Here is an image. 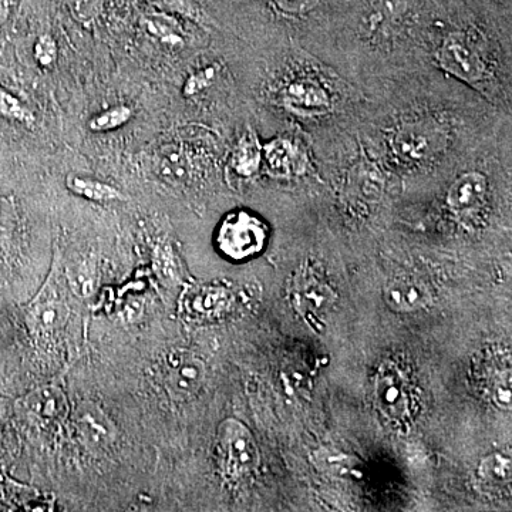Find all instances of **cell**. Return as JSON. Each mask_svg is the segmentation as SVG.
Here are the masks:
<instances>
[{
    "label": "cell",
    "instance_id": "23",
    "mask_svg": "<svg viewBox=\"0 0 512 512\" xmlns=\"http://www.w3.org/2000/svg\"><path fill=\"white\" fill-rule=\"evenodd\" d=\"M217 74L218 67L215 64L202 67L197 72L190 74L184 82V97H194L204 92V90L210 89L215 80H217Z\"/></svg>",
    "mask_w": 512,
    "mask_h": 512
},
{
    "label": "cell",
    "instance_id": "21",
    "mask_svg": "<svg viewBox=\"0 0 512 512\" xmlns=\"http://www.w3.org/2000/svg\"><path fill=\"white\" fill-rule=\"evenodd\" d=\"M19 229V212L15 200L0 195V251L12 244Z\"/></svg>",
    "mask_w": 512,
    "mask_h": 512
},
{
    "label": "cell",
    "instance_id": "9",
    "mask_svg": "<svg viewBox=\"0 0 512 512\" xmlns=\"http://www.w3.org/2000/svg\"><path fill=\"white\" fill-rule=\"evenodd\" d=\"M440 140V133L434 128L406 127L394 137V148L406 160L420 161L434 153Z\"/></svg>",
    "mask_w": 512,
    "mask_h": 512
},
{
    "label": "cell",
    "instance_id": "15",
    "mask_svg": "<svg viewBox=\"0 0 512 512\" xmlns=\"http://www.w3.org/2000/svg\"><path fill=\"white\" fill-rule=\"evenodd\" d=\"M511 458L503 453H493L481 460L478 466V480L485 490L503 491L510 487Z\"/></svg>",
    "mask_w": 512,
    "mask_h": 512
},
{
    "label": "cell",
    "instance_id": "12",
    "mask_svg": "<svg viewBox=\"0 0 512 512\" xmlns=\"http://www.w3.org/2000/svg\"><path fill=\"white\" fill-rule=\"evenodd\" d=\"M66 188L73 195L93 202L126 201L127 197L119 188L109 183L97 180V178L86 177V175L70 174L66 178Z\"/></svg>",
    "mask_w": 512,
    "mask_h": 512
},
{
    "label": "cell",
    "instance_id": "29",
    "mask_svg": "<svg viewBox=\"0 0 512 512\" xmlns=\"http://www.w3.org/2000/svg\"><path fill=\"white\" fill-rule=\"evenodd\" d=\"M406 0H382L379 8V19L394 20L402 18L406 12Z\"/></svg>",
    "mask_w": 512,
    "mask_h": 512
},
{
    "label": "cell",
    "instance_id": "24",
    "mask_svg": "<svg viewBox=\"0 0 512 512\" xmlns=\"http://www.w3.org/2000/svg\"><path fill=\"white\" fill-rule=\"evenodd\" d=\"M70 15L82 25H90L100 18L104 0H66Z\"/></svg>",
    "mask_w": 512,
    "mask_h": 512
},
{
    "label": "cell",
    "instance_id": "14",
    "mask_svg": "<svg viewBox=\"0 0 512 512\" xmlns=\"http://www.w3.org/2000/svg\"><path fill=\"white\" fill-rule=\"evenodd\" d=\"M312 464L320 473L342 480H352L360 477V470L357 467V460L349 454L335 450V448L323 447L312 453Z\"/></svg>",
    "mask_w": 512,
    "mask_h": 512
},
{
    "label": "cell",
    "instance_id": "5",
    "mask_svg": "<svg viewBox=\"0 0 512 512\" xmlns=\"http://www.w3.org/2000/svg\"><path fill=\"white\" fill-rule=\"evenodd\" d=\"M73 424L87 447L103 450L116 439L117 431L99 404L82 402L74 409Z\"/></svg>",
    "mask_w": 512,
    "mask_h": 512
},
{
    "label": "cell",
    "instance_id": "3",
    "mask_svg": "<svg viewBox=\"0 0 512 512\" xmlns=\"http://www.w3.org/2000/svg\"><path fill=\"white\" fill-rule=\"evenodd\" d=\"M165 386L175 399H190L200 392L207 376L201 357L187 350H174L164 359Z\"/></svg>",
    "mask_w": 512,
    "mask_h": 512
},
{
    "label": "cell",
    "instance_id": "30",
    "mask_svg": "<svg viewBox=\"0 0 512 512\" xmlns=\"http://www.w3.org/2000/svg\"><path fill=\"white\" fill-rule=\"evenodd\" d=\"M10 8L6 0H0V28L5 25L6 20L9 19Z\"/></svg>",
    "mask_w": 512,
    "mask_h": 512
},
{
    "label": "cell",
    "instance_id": "8",
    "mask_svg": "<svg viewBox=\"0 0 512 512\" xmlns=\"http://www.w3.org/2000/svg\"><path fill=\"white\" fill-rule=\"evenodd\" d=\"M384 302L394 312H417L431 303V293L426 285L416 279H397L384 288Z\"/></svg>",
    "mask_w": 512,
    "mask_h": 512
},
{
    "label": "cell",
    "instance_id": "17",
    "mask_svg": "<svg viewBox=\"0 0 512 512\" xmlns=\"http://www.w3.org/2000/svg\"><path fill=\"white\" fill-rule=\"evenodd\" d=\"M262 153L258 141L252 136H245L239 141L232 154L231 165L241 177H252L258 173Z\"/></svg>",
    "mask_w": 512,
    "mask_h": 512
},
{
    "label": "cell",
    "instance_id": "1",
    "mask_svg": "<svg viewBox=\"0 0 512 512\" xmlns=\"http://www.w3.org/2000/svg\"><path fill=\"white\" fill-rule=\"evenodd\" d=\"M268 239V228L251 212H231L218 227V251L234 262H244L264 251Z\"/></svg>",
    "mask_w": 512,
    "mask_h": 512
},
{
    "label": "cell",
    "instance_id": "10",
    "mask_svg": "<svg viewBox=\"0 0 512 512\" xmlns=\"http://www.w3.org/2000/svg\"><path fill=\"white\" fill-rule=\"evenodd\" d=\"M487 195V180L483 174L467 173L458 177L447 194V204L454 212L473 211L480 207Z\"/></svg>",
    "mask_w": 512,
    "mask_h": 512
},
{
    "label": "cell",
    "instance_id": "2",
    "mask_svg": "<svg viewBox=\"0 0 512 512\" xmlns=\"http://www.w3.org/2000/svg\"><path fill=\"white\" fill-rule=\"evenodd\" d=\"M218 444L228 476L244 478L254 473L259 464V450L244 423L237 419L222 421L218 429Z\"/></svg>",
    "mask_w": 512,
    "mask_h": 512
},
{
    "label": "cell",
    "instance_id": "26",
    "mask_svg": "<svg viewBox=\"0 0 512 512\" xmlns=\"http://www.w3.org/2000/svg\"><path fill=\"white\" fill-rule=\"evenodd\" d=\"M33 55H35L36 63L43 69H50L55 66L57 57H59V46L55 37L52 35H42L36 40L35 47H33Z\"/></svg>",
    "mask_w": 512,
    "mask_h": 512
},
{
    "label": "cell",
    "instance_id": "11",
    "mask_svg": "<svg viewBox=\"0 0 512 512\" xmlns=\"http://www.w3.org/2000/svg\"><path fill=\"white\" fill-rule=\"evenodd\" d=\"M29 409L46 423H62L69 416V403L59 387L46 386L29 397Z\"/></svg>",
    "mask_w": 512,
    "mask_h": 512
},
{
    "label": "cell",
    "instance_id": "27",
    "mask_svg": "<svg viewBox=\"0 0 512 512\" xmlns=\"http://www.w3.org/2000/svg\"><path fill=\"white\" fill-rule=\"evenodd\" d=\"M493 399L500 409H511V376L510 372L503 373L494 382Z\"/></svg>",
    "mask_w": 512,
    "mask_h": 512
},
{
    "label": "cell",
    "instance_id": "4",
    "mask_svg": "<svg viewBox=\"0 0 512 512\" xmlns=\"http://www.w3.org/2000/svg\"><path fill=\"white\" fill-rule=\"evenodd\" d=\"M375 397L380 412L387 419L404 421L409 417V393L400 370L393 363H383L377 372Z\"/></svg>",
    "mask_w": 512,
    "mask_h": 512
},
{
    "label": "cell",
    "instance_id": "16",
    "mask_svg": "<svg viewBox=\"0 0 512 512\" xmlns=\"http://www.w3.org/2000/svg\"><path fill=\"white\" fill-rule=\"evenodd\" d=\"M285 101L293 109L302 111H319L329 106V97L318 84L295 82L285 90Z\"/></svg>",
    "mask_w": 512,
    "mask_h": 512
},
{
    "label": "cell",
    "instance_id": "20",
    "mask_svg": "<svg viewBox=\"0 0 512 512\" xmlns=\"http://www.w3.org/2000/svg\"><path fill=\"white\" fill-rule=\"evenodd\" d=\"M0 116L23 126H33L36 121L35 114L29 109L28 104L3 87H0Z\"/></svg>",
    "mask_w": 512,
    "mask_h": 512
},
{
    "label": "cell",
    "instance_id": "18",
    "mask_svg": "<svg viewBox=\"0 0 512 512\" xmlns=\"http://www.w3.org/2000/svg\"><path fill=\"white\" fill-rule=\"evenodd\" d=\"M266 164L276 175H291L298 167V156L291 144L285 140H276L264 148Z\"/></svg>",
    "mask_w": 512,
    "mask_h": 512
},
{
    "label": "cell",
    "instance_id": "22",
    "mask_svg": "<svg viewBox=\"0 0 512 512\" xmlns=\"http://www.w3.org/2000/svg\"><path fill=\"white\" fill-rule=\"evenodd\" d=\"M227 301L224 289H200L188 299L187 306L188 311L197 312L195 315H214V312L221 311Z\"/></svg>",
    "mask_w": 512,
    "mask_h": 512
},
{
    "label": "cell",
    "instance_id": "28",
    "mask_svg": "<svg viewBox=\"0 0 512 512\" xmlns=\"http://www.w3.org/2000/svg\"><path fill=\"white\" fill-rule=\"evenodd\" d=\"M279 12L285 15H303L318 5L319 0H272Z\"/></svg>",
    "mask_w": 512,
    "mask_h": 512
},
{
    "label": "cell",
    "instance_id": "6",
    "mask_svg": "<svg viewBox=\"0 0 512 512\" xmlns=\"http://www.w3.org/2000/svg\"><path fill=\"white\" fill-rule=\"evenodd\" d=\"M67 316H69V308L57 288L52 274L50 278H47L46 285L43 286L42 291L30 306V323L37 332L50 335L64 325Z\"/></svg>",
    "mask_w": 512,
    "mask_h": 512
},
{
    "label": "cell",
    "instance_id": "25",
    "mask_svg": "<svg viewBox=\"0 0 512 512\" xmlns=\"http://www.w3.org/2000/svg\"><path fill=\"white\" fill-rule=\"evenodd\" d=\"M148 2L160 12L184 16V18L195 20V22H200L202 19L201 9L192 0H148Z\"/></svg>",
    "mask_w": 512,
    "mask_h": 512
},
{
    "label": "cell",
    "instance_id": "13",
    "mask_svg": "<svg viewBox=\"0 0 512 512\" xmlns=\"http://www.w3.org/2000/svg\"><path fill=\"white\" fill-rule=\"evenodd\" d=\"M143 29L151 39L157 40L160 45L167 47H181L185 45L184 30L174 15L165 12L147 13L141 20Z\"/></svg>",
    "mask_w": 512,
    "mask_h": 512
},
{
    "label": "cell",
    "instance_id": "7",
    "mask_svg": "<svg viewBox=\"0 0 512 512\" xmlns=\"http://www.w3.org/2000/svg\"><path fill=\"white\" fill-rule=\"evenodd\" d=\"M439 62L443 69L456 74L468 83H478L484 79V63L473 46L461 37H450L439 50Z\"/></svg>",
    "mask_w": 512,
    "mask_h": 512
},
{
    "label": "cell",
    "instance_id": "19",
    "mask_svg": "<svg viewBox=\"0 0 512 512\" xmlns=\"http://www.w3.org/2000/svg\"><path fill=\"white\" fill-rule=\"evenodd\" d=\"M134 117L133 107L128 104H117V106L110 107L94 114L87 121V127L93 133H109V131L119 130V128L126 126Z\"/></svg>",
    "mask_w": 512,
    "mask_h": 512
}]
</instances>
